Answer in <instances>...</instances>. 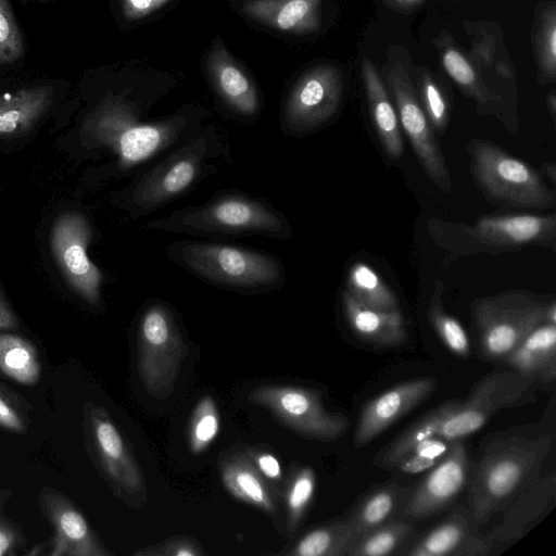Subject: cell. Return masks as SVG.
<instances>
[{"mask_svg": "<svg viewBox=\"0 0 556 556\" xmlns=\"http://www.w3.org/2000/svg\"><path fill=\"white\" fill-rule=\"evenodd\" d=\"M544 419L483 437L469 476V511L480 526L503 510L542 470L555 444Z\"/></svg>", "mask_w": 556, "mask_h": 556, "instance_id": "obj_1", "label": "cell"}, {"mask_svg": "<svg viewBox=\"0 0 556 556\" xmlns=\"http://www.w3.org/2000/svg\"><path fill=\"white\" fill-rule=\"evenodd\" d=\"M540 387L510 370H493L479 379L465 401H448L422 416L431 437L447 442L462 440L500 410L533 404Z\"/></svg>", "mask_w": 556, "mask_h": 556, "instance_id": "obj_2", "label": "cell"}, {"mask_svg": "<svg viewBox=\"0 0 556 556\" xmlns=\"http://www.w3.org/2000/svg\"><path fill=\"white\" fill-rule=\"evenodd\" d=\"M471 319L486 359L502 362L532 330L556 325V302L527 290H508L475 300Z\"/></svg>", "mask_w": 556, "mask_h": 556, "instance_id": "obj_3", "label": "cell"}, {"mask_svg": "<svg viewBox=\"0 0 556 556\" xmlns=\"http://www.w3.org/2000/svg\"><path fill=\"white\" fill-rule=\"evenodd\" d=\"M184 124L180 117L154 124L139 123L125 101L109 98L85 117L80 140L88 148H109L117 155L121 167L129 168L165 147Z\"/></svg>", "mask_w": 556, "mask_h": 556, "instance_id": "obj_4", "label": "cell"}, {"mask_svg": "<svg viewBox=\"0 0 556 556\" xmlns=\"http://www.w3.org/2000/svg\"><path fill=\"white\" fill-rule=\"evenodd\" d=\"M471 177L493 205L517 208L551 210L556 193L540 174L523 161L486 139L467 143Z\"/></svg>", "mask_w": 556, "mask_h": 556, "instance_id": "obj_5", "label": "cell"}, {"mask_svg": "<svg viewBox=\"0 0 556 556\" xmlns=\"http://www.w3.org/2000/svg\"><path fill=\"white\" fill-rule=\"evenodd\" d=\"M387 89L391 93L401 129L410 141L417 161L428 178L443 192L453 182L445 157L417 96L412 77L397 47H390L383 65Z\"/></svg>", "mask_w": 556, "mask_h": 556, "instance_id": "obj_6", "label": "cell"}, {"mask_svg": "<svg viewBox=\"0 0 556 556\" xmlns=\"http://www.w3.org/2000/svg\"><path fill=\"white\" fill-rule=\"evenodd\" d=\"M149 226L170 231L289 236L288 225L279 213L240 195H227L203 206L178 211L166 218L153 220Z\"/></svg>", "mask_w": 556, "mask_h": 556, "instance_id": "obj_7", "label": "cell"}, {"mask_svg": "<svg viewBox=\"0 0 556 556\" xmlns=\"http://www.w3.org/2000/svg\"><path fill=\"white\" fill-rule=\"evenodd\" d=\"M172 248L179 263L215 283L260 288L275 285L282 276L275 258L255 251L195 242H182Z\"/></svg>", "mask_w": 556, "mask_h": 556, "instance_id": "obj_8", "label": "cell"}, {"mask_svg": "<svg viewBox=\"0 0 556 556\" xmlns=\"http://www.w3.org/2000/svg\"><path fill=\"white\" fill-rule=\"evenodd\" d=\"M187 348L170 312L150 306L141 317L138 332V369L146 391L157 400L167 399L176 383Z\"/></svg>", "mask_w": 556, "mask_h": 556, "instance_id": "obj_9", "label": "cell"}, {"mask_svg": "<svg viewBox=\"0 0 556 556\" xmlns=\"http://www.w3.org/2000/svg\"><path fill=\"white\" fill-rule=\"evenodd\" d=\"M252 403L268 409L295 433L319 441H334L348 430L350 421L330 413L314 390L291 386H261L249 395Z\"/></svg>", "mask_w": 556, "mask_h": 556, "instance_id": "obj_10", "label": "cell"}, {"mask_svg": "<svg viewBox=\"0 0 556 556\" xmlns=\"http://www.w3.org/2000/svg\"><path fill=\"white\" fill-rule=\"evenodd\" d=\"M90 239L85 215L68 211L59 215L51 228L50 249L71 288L89 304L99 305L102 273L88 256Z\"/></svg>", "mask_w": 556, "mask_h": 556, "instance_id": "obj_11", "label": "cell"}, {"mask_svg": "<svg viewBox=\"0 0 556 556\" xmlns=\"http://www.w3.org/2000/svg\"><path fill=\"white\" fill-rule=\"evenodd\" d=\"M84 429L86 446L111 485L128 495L146 494L140 469L105 410L92 403H86Z\"/></svg>", "mask_w": 556, "mask_h": 556, "instance_id": "obj_12", "label": "cell"}, {"mask_svg": "<svg viewBox=\"0 0 556 556\" xmlns=\"http://www.w3.org/2000/svg\"><path fill=\"white\" fill-rule=\"evenodd\" d=\"M343 87V75L332 64H320L306 72L288 99L287 127L293 132H306L325 124L338 111Z\"/></svg>", "mask_w": 556, "mask_h": 556, "instance_id": "obj_13", "label": "cell"}, {"mask_svg": "<svg viewBox=\"0 0 556 556\" xmlns=\"http://www.w3.org/2000/svg\"><path fill=\"white\" fill-rule=\"evenodd\" d=\"M469 458L462 440L451 442L444 457L412 489L402 514L407 520H421L450 506L469 479Z\"/></svg>", "mask_w": 556, "mask_h": 556, "instance_id": "obj_14", "label": "cell"}, {"mask_svg": "<svg viewBox=\"0 0 556 556\" xmlns=\"http://www.w3.org/2000/svg\"><path fill=\"white\" fill-rule=\"evenodd\" d=\"M42 515L53 535L50 556H106L111 554L101 543L77 506L60 491L45 486L38 495Z\"/></svg>", "mask_w": 556, "mask_h": 556, "instance_id": "obj_15", "label": "cell"}, {"mask_svg": "<svg viewBox=\"0 0 556 556\" xmlns=\"http://www.w3.org/2000/svg\"><path fill=\"white\" fill-rule=\"evenodd\" d=\"M206 141L197 139L146 174L131 192L139 211L154 208L177 197L195 180Z\"/></svg>", "mask_w": 556, "mask_h": 556, "instance_id": "obj_16", "label": "cell"}, {"mask_svg": "<svg viewBox=\"0 0 556 556\" xmlns=\"http://www.w3.org/2000/svg\"><path fill=\"white\" fill-rule=\"evenodd\" d=\"M437 379L418 377L402 381L370 400L362 409L354 430L355 447H363L391 425L425 402L435 390Z\"/></svg>", "mask_w": 556, "mask_h": 556, "instance_id": "obj_17", "label": "cell"}, {"mask_svg": "<svg viewBox=\"0 0 556 556\" xmlns=\"http://www.w3.org/2000/svg\"><path fill=\"white\" fill-rule=\"evenodd\" d=\"M494 541L483 535L469 510L456 506L404 554L408 556H486Z\"/></svg>", "mask_w": 556, "mask_h": 556, "instance_id": "obj_18", "label": "cell"}, {"mask_svg": "<svg viewBox=\"0 0 556 556\" xmlns=\"http://www.w3.org/2000/svg\"><path fill=\"white\" fill-rule=\"evenodd\" d=\"M469 232L485 245L513 250L528 245L556 248V215H484Z\"/></svg>", "mask_w": 556, "mask_h": 556, "instance_id": "obj_19", "label": "cell"}, {"mask_svg": "<svg viewBox=\"0 0 556 556\" xmlns=\"http://www.w3.org/2000/svg\"><path fill=\"white\" fill-rule=\"evenodd\" d=\"M556 470L541 471L503 509L489 534L494 543H514L529 533L555 506Z\"/></svg>", "mask_w": 556, "mask_h": 556, "instance_id": "obj_20", "label": "cell"}, {"mask_svg": "<svg viewBox=\"0 0 556 556\" xmlns=\"http://www.w3.org/2000/svg\"><path fill=\"white\" fill-rule=\"evenodd\" d=\"M510 369L548 389L556 381V325L532 330L503 361Z\"/></svg>", "mask_w": 556, "mask_h": 556, "instance_id": "obj_21", "label": "cell"}, {"mask_svg": "<svg viewBox=\"0 0 556 556\" xmlns=\"http://www.w3.org/2000/svg\"><path fill=\"white\" fill-rule=\"evenodd\" d=\"M362 79L378 138L390 160L403 155L402 129L394 104L375 64L366 56L361 63Z\"/></svg>", "mask_w": 556, "mask_h": 556, "instance_id": "obj_22", "label": "cell"}, {"mask_svg": "<svg viewBox=\"0 0 556 556\" xmlns=\"http://www.w3.org/2000/svg\"><path fill=\"white\" fill-rule=\"evenodd\" d=\"M342 307L351 329L362 340L377 345L394 346L407 340L405 319L399 308L380 311L359 303L346 289Z\"/></svg>", "mask_w": 556, "mask_h": 556, "instance_id": "obj_23", "label": "cell"}, {"mask_svg": "<svg viewBox=\"0 0 556 556\" xmlns=\"http://www.w3.org/2000/svg\"><path fill=\"white\" fill-rule=\"evenodd\" d=\"M207 68L216 90L235 111L242 115H253L257 111L258 98L254 84L219 39L208 54Z\"/></svg>", "mask_w": 556, "mask_h": 556, "instance_id": "obj_24", "label": "cell"}, {"mask_svg": "<svg viewBox=\"0 0 556 556\" xmlns=\"http://www.w3.org/2000/svg\"><path fill=\"white\" fill-rule=\"evenodd\" d=\"M321 0H248L247 15L273 28L295 34L317 33Z\"/></svg>", "mask_w": 556, "mask_h": 556, "instance_id": "obj_25", "label": "cell"}, {"mask_svg": "<svg viewBox=\"0 0 556 556\" xmlns=\"http://www.w3.org/2000/svg\"><path fill=\"white\" fill-rule=\"evenodd\" d=\"M52 86L0 92V137L20 136L31 129L53 101Z\"/></svg>", "mask_w": 556, "mask_h": 556, "instance_id": "obj_26", "label": "cell"}, {"mask_svg": "<svg viewBox=\"0 0 556 556\" xmlns=\"http://www.w3.org/2000/svg\"><path fill=\"white\" fill-rule=\"evenodd\" d=\"M442 66L460 91L472 99L479 109L491 108L496 97L484 81L483 74L473 62L456 45L453 36L446 29L440 30L433 41Z\"/></svg>", "mask_w": 556, "mask_h": 556, "instance_id": "obj_27", "label": "cell"}, {"mask_svg": "<svg viewBox=\"0 0 556 556\" xmlns=\"http://www.w3.org/2000/svg\"><path fill=\"white\" fill-rule=\"evenodd\" d=\"M410 491V486L389 483L365 494L345 515L354 544L369 531L392 519Z\"/></svg>", "mask_w": 556, "mask_h": 556, "instance_id": "obj_28", "label": "cell"}, {"mask_svg": "<svg viewBox=\"0 0 556 556\" xmlns=\"http://www.w3.org/2000/svg\"><path fill=\"white\" fill-rule=\"evenodd\" d=\"M463 27L471 43L468 56L478 70L482 74L493 71L502 78L513 79L515 70L506 53L498 25L485 21H463Z\"/></svg>", "mask_w": 556, "mask_h": 556, "instance_id": "obj_29", "label": "cell"}, {"mask_svg": "<svg viewBox=\"0 0 556 556\" xmlns=\"http://www.w3.org/2000/svg\"><path fill=\"white\" fill-rule=\"evenodd\" d=\"M220 476L233 497L268 514L276 513V503L268 484L249 458L235 456L226 460Z\"/></svg>", "mask_w": 556, "mask_h": 556, "instance_id": "obj_30", "label": "cell"}, {"mask_svg": "<svg viewBox=\"0 0 556 556\" xmlns=\"http://www.w3.org/2000/svg\"><path fill=\"white\" fill-rule=\"evenodd\" d=\"M532 49L538 81L545 86L556 78V3L542 0L534 11Z\"/></svg>", "mask_w": 556, "mask_h": 556, "instance_id": "obj_31", "label": "cell"}, {"mask_svg": "<svg viewBox=\"0 0 556 556\" xmlns=\"http://www.w3.org/2000/svg\"><path fill=\"white\" fill-rule=\"evenodd\" d=\"M40 375L36 346L18 334L0 332V376L24 386H34Z\"/></svg>", "mask_w": 556, "mask_h": 556, "instance_id": "obj_32", "label": "cell"}, {"mask_svg": "<svg viewBox=\"0 0 556 556\" xmlns=\"http://www.w3.org/2000/svg\"><path fill=\"white\" fill-rule=\"evenodd\" d=\"M354 545L346 516L304 534L290 551L296 556H348Z\"/></svg>", "mask_w": 556, "mask_h": 556, "instance_id": "obj_33", "label": "cell"}, {"mask_svg": "<svg viewBox=\"0 0 556 556\" xmlns=\"http://www.w3.org/2000/svg\"><path fill=\"white\" fill-rule=\"evenodd\" d=\"M346 290L362 304L380 311L397 307L393 291L365 263H354L348 274Z\"/></svg>", "mask_w": 556, "mask_h": 556, "instance_id": "obj_34", "label": "cell"}, {"mask_svg": "<svg viewBox=\"0 0 556 556\" xmlns=\"http://www.w3.org/2000/svg\"><path fill=\"white\" fill-rule=\"evenodd\" d=\"M444 285L435 282L430 302L427 308L428 319L446 348L462 358L470 356V342L463 326L442 305Z\"/></svg>", "mask_w": 556, "mask_h": 556, "instance_id": "obj_35", "label": "cell"}, {"mask_svg": "<svg viewBox=\"0 0 556 556\" xmlns=\"http://www.w3.org/2000/svg\"><path fill=\"white\" fill-rule=\"evenodd\" d=\"M414 527L405 520L390 519L363 535L351 548L348 556L392 555L413 533Z\"/></svg>", "mask_w": 556, "mask_h": 556, "instance_id": "obj_36", "label": "cell"}, {"mask_svg": "<svg viewBox=\"0 0 556 556\" xmlns=\"http://www.w3.org/2000/svg\"><path fill=\"white\" fill-rule=\"evenodd\" d=\"M419 101L435 134L445 132L450 121V109L446 97L435 77L428 68L419 73Z\"/></svg>", "mask_w": 556, "mask_h": 556, "instance_id": "obj_37", "label": "cell"}, {"mask_svg": "<svg viewBox=\"0 0 556 556\" xmlns=\"http://www.w3.org/2000/svg\"><path fill=\"white\" fill-rule=\"evenodd\" d=\"M219 414L214 399L206 395L197 404L190 421L189 447L200 454L214 441L219 431Z\"/></svg>", "mask_w": 556, "mask_h": 556, "instance_id": "obj_38", "label": "cell"}, {"mask_svg": "<svg viewBox=\"0 0 556 556\" xmlns=\"http://www.w3.org/2000/svg\"><path fill=\"white\" fill-rule=\"evenodd\" d=\"M316 488V476L311 467H301L292 477L287 491L288 528L294 530L301 522Z\"/></svg>", "mask_w": 556, "mask_h": 556, "instance_id": "obj_39", "label": "cell"}, {"mask_svg": "<svg viewBox=\"0 0 556 556\" xmlns=\"http://www.w3.org/2000/svg\"><path fill=\"white\" fill-rule=\"evenodd\" d=\"M451 442L440 438H429L413 447L394 469L405 473H417L435 466L447 453Z\"/></svg>", "mask_w": 556, "mask_h": 556, "instance_id": "obj_40", "label": "cell"}, {"mask_svg": "<svg viewBox=\"0 0 556 556\" xmlns=\"http://www.w3.org/2000/svg\"><path fill=\"white\" fill-rule=\"evenodd\" d=\"M24 54L22 33L8 0H0V65L17 62Z\"/></svg>", "mask_w": 556, "mask_h": 556, "instance_id": "obj_41", "label": "cell"}, {"mask_svg": "<svg viewBox=\"0 0 556 556\" xmlns=\"http://www.w3.org/2000/svg\"><path fill=\"white\" fill-rule=\"evenodd\" d=\"M30 404L21 394L0 382V427L25 432L30 422Z\"/></svg>", "mask_w": 556, "mask_h": 556, "instance_id": "obj_42", "label": "cell"}, {"mask_svg": "<svg viewBox=\"0 0 556 556\" xmlns=\"http://www.w3.org/2000/svg\"><path fill=\"white\" fill-rule=\"evenodd\" d=\"M10 494V490L0 489V556H14L26 543L21 527L4 513Z\"/></svg>", "mask_w": 556, "mask_h": 556, "instance_id": "obj_43", "label": "cell"}, {"mask_svg": "<svg viewBox=\"0 0 556 556\" xmlns=\"http://www.w3.org/2000/svg\"><path fill=\"white\" fill-rule=\"evenodd\" d=\"M170 0H122L124 16L129 21H136L161 9Z\"/></svg>", "mask_w": 556, "mask_h": 556, "instance_id": "obj_44", "label": "cell"}, {"mask_svg": "<svg viewBox=\"0 0 556 556\" xmlns=\"http://www.w3.org/2000/svg\"><path fill=\"white\" fill-rule=\"evenodd\" d=\"M146 554V555H173V556H198L202 554V551L199 548L195 543L187 540V539H178L174 541H168L163 544L156 551H141L136 553Z\"/></svg>", "mask_w": 556, "mask_h": 556, "instance_id": "obj_45", "label": "cell"}, {"mask_svg": "<svg viewBox=\"0 0 556 556\" xmlns=\"http://www.w3.org/2000/svg\"><path fill=\"white\" fill-rule=\"evenodd\" d=\"M252 459L263 477L276 481L281 479V468L274 455L267 452H257L252 454Z\"/></svg>", "mask_w": 556, "mask_h": 556, "instance_id": "obj_46", "label": "cell"}, {"mask_svg": "<svg viewBox=\"0 0 556 556\" xmlns=\"http://www.w3.org/2000/svg\"><path fill=\"white\" fill-rule=\"evenodd\" d=\"M18 327V319L4 294L0 290V331L14 330Z\"/></svg>", "mask_w": 556, "mask_h": 556, "instance_id": "obj_47", "label": "cell"}, {"mask_svg": "<svg viewBox=\"0 0 556 556\" xmlns=\"http://www.w3.org/2000/svg\"><path fill=\"white\" fill-rule=\"evenodd\" d=\"M383 3L393 11L412 12L416 10L426 0H382Z\"/></svg>", "mask_w": 556, "mask_h": 556, "instance_id": "obj_48", "label": "cell"}, {"mask_svg": "<svg viewBox=\"0 0 556 556\" xmlns=\"http://www.w3.org/2000/svg\"><path fill=\"white\" fill-rule=\"evenodd\" d=\"M546 105H547L548 113H549L553 122L555 123V121H556V93H555L554 89H552L546 94Z\"/></svg>", "mask_w": 556, "mask_h": 556, "instance_id": "obj_49", "label": "cell"}, {"mask_svg": "<svg viewBox=\"0 0 556 556\" xmlns=\"http://www.w3.org/2000/svg\"><path fill=\"white\" fill-rule=\"evenodd\" d=\"M541 170L543 174L547 175L552 184L556 185V165L554 162H545L543 163Z\"/></svg>", "mask_w": 556, "mask_h": 556, "instance_id": "obj_50", "label": "cell"}]
</instances>
